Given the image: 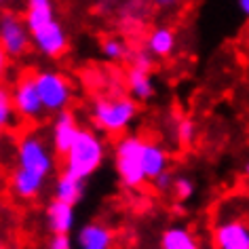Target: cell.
Returning <instances> with one entry per match:
<instances>
[{"instance_id": "34", "label": "cell", "mask_w": 249, "mask_h": 249, "mask_svg": "<svg viewBox=\"0 0 249 249\" xmlns=\"http://www.w3.org/2000/svg\"><path fill=\"white\" fill-rule=\"evenodd\" d=\"M78 249H80V247H78Z\"/></svg>"}, {"instance_id": "20", "label": "cell", "mask_w": 249, "mask_h": 249, "mask_svg": "<svg viewBox=\"0 0 249 249\" xmlns=\"http://www.w3.org/2000/svg\"><path fill=\"white\" fill-rule=\"evenodd\" d=\"M102 53L108 59H112V61H121V59H124L129 55V47L124 45L121 38H116V36H110V38H106L102 42Z\"/></svg>"}, {"instance_id": "19", "label": "cell", "mask_w": 249, "mask_h": 249, "mask_svg": "<svg viewBox=\"0 0 249 249\" xmlns=\"http://www.w3.org/2000/svg\"><path fill=\"white\" fill-rule=\"evenodd\" d=\"M17 118V110L13 104V93H11L9 87L0 85V127L7 129L13 127Z\"/></svg>"}, {"instance_id": "5", "label": "cell", "mask_w": 249, "mask_h": 249, "mask_svg": "<svg viewBox=\"0 0 249 249\" xmlns=\"http://www.w3.org/2000/svg\"><path fill=\"white\" fill-rule=\"evenodd\" d=\"M34 83L42 99V106L49 114H59L70 110L72 104V85L64 74L57 70H38L34 72Z\"/></svg>"}, {"instance_id": "18", "label": "cell", "mask_w": 249, "mask_h": 249, "mask_svg": "<svg viewBox=\"0 0 249 249\" xmlns=\"http://www.w3.org/2000/svg\"><path fill=\"white\" fill-rule=\"evenodd\" d=\"M23 21L30 30V34L36 30L49 26L55 21V7L51 2H40V4H26V13H23Z\"/></svg>"}, {"instance_id": "9", "label": "cell", "mask_w": 249, "mask_h": 249, "mask_svg": "<svg viewBox=\"0 0 249 249\" xmlns=\"http://www.w3.org/2000/svg\"><path fill=\"white\" fill-rule=\"evenodd\" d=\"M80 129L83 127H80L78 118L72 110H64V112H59V114L53 116L49 140H51V146H53V150L57 157L64 159L66 154L70 152V148L74 146V142H76Z\"/></svg>"}, {"instance_id": "13", "label": "cell", "mask_w": 249, "mask_h": 249, "mask_svg": "<svg viewBox=\"0 0 249 249\" xmlns=\"http://www.w3.org/2000/svg\"><path fill=\"white\" fill-rule=\"evenodd\" d=\"M76 243L80 249H110L114 243V232L102 222H87L78 228Z\"/></svg>"}, {"instance_id": "1", "label": "cell", "mask_w": 249, "mask_h": 249, "mask_svg": "<svg viewBox=\"0 0 249 249\" xmlns=\"http://www.w3.org/2000/svg\"><path fill=\"white\" fill-rule=\"evenodd\" d=\"M55 154L51 140L30 129L17 140V167L11 176V190L17 198L30 201L40 196L47 179L55 173Z\"/></svg>"}, {"instance_id": "3", "label": "cell", "mask_w": 249, "mask_h": 249, "mask_svg": "<svg viewBox=\"0 0 249 249\" xmlns=\"http://www.w3.org/2000/svg\"><path fill=\"white\" fill-rule=\"evenodd\" d=\"M140 114V104L127 95L95 97L91 104V121L108 135L124 133Z\"/></svg>"}, {"instance_id": "4", "label": "cell", "mask_w": 249, "mask_h": 249, "mask_svg": "<svg viewBox=\"0 0 249 249\" xmlns=\"http://www.w3.org/2000/svg\"><path fill=\"white\" fill-rule=\"evenodd\" d=\"M146 140L135 133H124L114 142V169L121 184L129 190L142 188L148 178L144 173Z\"/></svg>"}, {"instance_id": "26", "label": "cell", "mask_w": 249, "mask_h": 249, "mask_svg": "<svg viewBox=\"0 0 249 249\" xmlns=\"http://www.w3.org/2000/svg\"><path fill=\"white\" fill-rule=\"evenodd\" d=\"M182 0H152V4L154 7H159V9H171V7H176V4H179Z\"/></svg>"}, {"instance_id": "27", "label": "cell", "mask_w": 249, "mask_h": 249, "mask_svg": "<svg viewBox=\"0 0 249 249\" xmlns=\"http://www.w3.org/2000/svg\"><path fill=\"white\" fill-rule=\"evenodd\" d=\"M236 7H239L241 15L245 17V19H249V0H236Z\"/></svg>"}, {"instance_id": "21", "label": "cell", "mask_w": 249, "mask_h": 249, "mask_svg": "<svg viewBox=\"0 0 249 249\" xmlns=\"http://www.w3.org/2000/svg\"><path fill=\"white\" fill-rule=\"evenodd\" d=\"M196 184L195 179L188 176H176V184H173V195H176L178 201H190L195 196Z\"/></svg>"}, {"instance_id": "7", "label": "cell", "mask_w": 249, "mask_h": 249, "mask_svg": "<svg viewBox=\"0 0 249 249\" xmlns=\"http://www.w3.org/2000/svg\"><path fill=\"white\" fill-rule=\"evenodd\" d=\"M11 93H13V104H15L17 116L23 118V121H40V118L47 114L45 106H42V99L38 95V89H36L34 74L21 76L11 87Z\"/></svg>"}, {"instance_id": "30", "label": "cell", "mask_w": 249, "mask_h": 249, "mask_svg": "<svg viewBox=\"0 0 249 249\" xmlns=\"http://www.w3.org/2000/svg\"><path fill=\"white\" fill-rule=\"evenodd\" d=\"M11 0H0V7H2V4H9Z\"/></svg>"}, {"instance_id": "25", "label": "cell", "mask_w": 249, "mask_h": 249, "mask_svg": "<svg viewBox=\"0 0 249 249\" xmlns=\"http://www.w3.org/2000/svg\"><path fill=\"white\" fill-rule=\"evenodd\" d=\"M9 55L0 49V85H2V80H4V76H7V72H9Z\"/></svg>"}, {"instance_id": "17", "label": "cell", "mask_w": 249, "mask_h": 249, "mask_svg": "<svg viewBox=\"0 0 249 249\" xmlns=\"http://www.w3.org/2000/svg\"><path fill=\"white\" fill-rule=\"evenodd\" d=\"M160 249H201L196 236L186 226H169L160 234Z\"/></svg>"}, {"instance_id": "15", "label": "cell", "mask_w": 249, "mask_h": 249, "mask_svg": "<svg viewBox=\"0 0 249 249\" xmlns=\"http://www.w3.org/2000/svg\"><path fill=\"white\" fill-rule=\"evenodd\" d=\"M169 171V152L165 150L160 144L157 142H150L146 140V146H144V173L146 178L152 179L159 178L160 173Z\"/></svg>"}, {"instance_id": "23", "label": "cell", "mask_w": 249, "mask_h": 249, "mask_svg": "<svg viewBox=\"0 0 249 249\" xmlns=\"http://www.w3.org/2000/svg\"><path fill=\"white\" fill-rule=\"evenodd\" d=\"M173 184H176V176L171 171H165L160 173L159 178L152 179V188L160 192V195H167V192H173Z\"/></svg>"}, {"instance_id": "12", "label": "cell", "mask_w": 249, "mask_h": 249, "mask_svg": "<svg viewBox=\"0 0 249 249\" xmlns=\"http://www.w3.org/2000/svg\"><path fill=\"white\" fill-rule=\"evenodd\" d=\"M45 220L47 228L53 234H70L76 226V209H74V205L53 198V201H49L45 209Z\"/></svg>"}, {"instance_id": "14", "label": "cell", "mask_w": 249, "mask_h": 249, "mask_svg": "<svg viewBox=\"0 0 249 249\" xmlns=\"http://www.w3.org/2000/svg\"><path fill=\"white\" fill-rule=\"evenodd\" d=\"M178 38L176 32L167 26H159L154 28L146 38V53L150 57H169V55L176 51Z\"/></svg>"}, {"instance_id": "28", "label": "cell", "mask_w": 249, "mask_h": 249, "mask_svg": "<svg viewBox=\"0 0 249 249\" xmlns=\"http://www.w3.org/2000/svg\"><path fill=\"white\" fill-rule=\"evenodd\" d=\"M40 2H51V0H26V4H40Z\"/></svg>"}, {"instance_id": "31", "label": "cell", "mask_w": 249, "mask_h": 249, "mask_svg": "<svg viewBox=\"0 0 249 249\" xmlns=\"http://www.w3.org/2000/svg\"><path fill=\"white\" fill-rule=\"evenodd\" d=\"M0 138H2V127H0Z\"/></svg>"}, {"instance_id": "29", "label": "cell", "mask_w": 249, "mask_h": 249, "mask_svg": "<svg viewBox=\"0 0 249 249\" xmlns=\"http://www.w3.org/2000/svg\"><path fill=\"white\" fill-rule=\"evenodd\" d=\"M243 173H245V178L249 179V160H247V163H245V167H243Z\"/></svg>"}, {"instance_id": "6", "label": "cell", "mask_w": 249, "mask_h": 249, "mask_svg": "<svg viewBox=\"0 0 249 249\" xmlns=\"http://www.w3.org/2000/svg\"><path fill=\"white\" fill-rule=\"evenodd\" d=\"M0 49L9 57H23L32 49V34L21 15L11 11L0 13Z\"/></svg>"}, {"instance_id": "22", "label": "cell", "mask_w": 249, "mask_h": 249, "mask_svg": "<svg viewBox=\"0 0 249 249\" xmlns=\"http://www.w3.org/2000/svg\"><path fill=\"white\" fill-rule=\"evenodd\" d=\"M196 138V124L190 118H182L178 123V140L182 144H192V140Z\"/></svg>"}, {"instance_id": "11", "label": "cell", "mask_w": 249, "mask_h": 249, "mask_svg": "<svg viewBox=\"0 0 249 249\" xmlns=\"http://www.w3.org/2000/svg\"><path fill=\"white\" fill-rule=\"evenodd\" d=\"M215 249H249V226L241 220H226L213 230Z\"/></svg>"}, {"instance_id": "24", "label": "cell", "mask_w": 249, "mask_h": 249, "mask_svg": "<svg viewBox=\"0 0 249 249\" xmlns=\"http://www.w3.org/2000/svg\"><path fill=\"white\" fill-rule=\"evenodd\" d=\"M47 249H72V239L70 234H53L49 241Z\"/></svg>"}, {"instance_id": "8", "label": "cell", "mask_w": 249, "mask_h": 249, "mask_svg": "<svg viewBox=\"0 0 249 249\" xmlns=\"http://www.w3.org/2000/svg\"><path fill=\"white\" fill-rule=\"evenodd\" d=\"M127 89L135 97V102H150L154 97V78L150 74V55L140 51L133 55V66L127 72Z\"/></svg>"}, {"instance_id": "33", "label": "cell", "mask_w": 249, "mask_h": 249, "mask_svg": "<svg viewBox=\"0 0 249 249\" xmlns=\"http://www.w3.org/2000/svg\"><path fill=\"white\" fill-rule=\"evenodd\" d=\"M247 61H249V55H247Z\"/></svg>"}, {"instance_id": "10", "label": "cell", "mask_w": 249, "mask_h": 249, "mask_svg": "<svg viewBox=\"0 0 249 249\" xmlns=\"http://www.w3.org/2000/svg\"><path fill=\"white\" fill-rule=\"evenodd\" d=\"M68 42H70L68 40V32L57 19L53 23H49V26L32 32L34 49L42 55V57H49V59L61 57V55L68 51Z\"/></svg>"}, {"instance_id": "2", "label": "cell", "mask_w": 249, "mask_h": 249, "mask_svg": "<svg viewBox=\"0 0 249 249\" xmlns=\"http://www.w3.org/2000/svg\"><path fill=\"white\" fill-rule=\"evenodd\" d=\"M106 160V142L99 133H95L89 127H83L78 133L70 152L64 157L61 173L70 176L80 182H87L93 173L102 169Z\"/></svg>"}, {"instance_id": "32", "label": "cell", "mask_w": 249, "mask_h": 249, "mask_svg": "<svg viewBox=\"0 0 249 249\" xmlns=\"http://www.w3.org/2000/svg\"><path fill=\"white\" fill-rule=\"evenodd\" d=\"M0 249H4V247H2V245H0Z\"/></svg>"}, {"instance_id": "16", "label": "cell", "mask_w": 249, "mask_h": 249, "mask_svg": "<svg viewBox=\"0 0 249 249\" xmlns=\"http://www.w3.org/2000/svg\"><path fill=\"white\" fill-rule=\"evenodd\" d=\"M83 196H85V182L74 179L70 176H66V173H59L53 184V198L76 207V205L83 201Z\"/></svg>"}]
</instances>
